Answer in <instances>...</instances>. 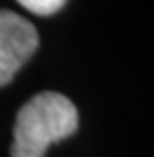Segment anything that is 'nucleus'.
Segmentation results:
<instances>
[{"label": "nucleus", "mask_w": 154, "mask_h": 157, "mask_svg": "<svg viewBox=\"0 0 154 157\" xmlns=\"http://www.w3.org/2000/svg\"><path fill=\"white\" fill-rule=\"evenodd\" d=\"M16 2L38 16H50L66 4V0H16Z\"/></svg>", "instance_id": "obj_3"}, {"label": "nucleus", "mask_w": 154, "mask_h": 157, "mask_svg": "<svg viewBox=\"0 0 154 157\" xmlns=\"http://www.w3.org/2000/svg\"><path fill=\"white\" fill-rule=\"evenodd\" d=\"M78 111L68 97L56 91H42L20 107L14 123L12 157H44L56 141L74 135Z\"/></svg>", "instance_id": "obj_1"}, {"label": "nucleus", "mask_w": 154, "mask_h": 157, "mask_svg": "<svg viewBox=\"0 0 154 157\" xmlns=\"http://www.w3.org/2000/svg\"><path fill=\"white\" fill-rule=\"evenodd\" d=\"M36 48L34 24L12 10H0V87L12 81Z\"/></svg>", "instance_id": "obj_2"}]
</instances>
